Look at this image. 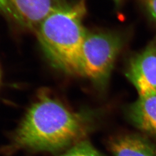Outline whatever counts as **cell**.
<instances>
[{"mask_svg": "<svg viewBox=\"0 0 156 156\" xmlns=\"http://www.w3.org/2000/svg\"><path fill=\"white\" fill-rule=\"evenodd\" d=\"M58 156H104L86 140H82L73 145L62 155Z\"/></svg>", "mask_w": 156, "mask_h": 156, "instance_id": "obj_8", "label": "cell"}, {"mask_svg": "<svg viewBox=\"0 0 156 156\" xmlns=\"http://www.w3.org/2000/svg\"><path fill=\"white\" fill-rule=\"evenodd\" d=\"M57 4L55 0H0V12L19 26L35 31Z\"/></svg>", "mask_w": 156, "mask_h": 156, "instance_id": "obj_4", "label": "cell"}, {"mask_svg": "<svg viewBox=\"0 0 156 156\" xmlns=\"http://www.w3.org/2000/svg\"><path fill=\"white\" fill-rule=\"evenodd\" d=\"M119 36L108 32H87L82 48L81 75L104 86L122 48Z\"/></svg>", "mask_w": 156, "mask_h": 156, "instance_id": "obj_3", "label": "cell"}, {"mask_svg": "<svg viewBox=\"0 0 156 156\" xmlns=\"http://www.w3.org/2000/svg\"><path fill=\"white\" fill-rule=\"evenodd\" d=\"M151 16L156 20V0H145Z\"/></svg>", "mask_w": 156, "mask_h": 156, "instance_id": "obj_9", "label": "cell"}, {"mask_svg": "<svg viewBox=\"0 0 156 156\" xmlns=\"http://www.w3.org/2000/svg\"><path fill=\"white\" fill-rule=\"evenodd\" d=\"M0 82H1V73H0Z\"/></svg>", "mask_w": 156, "mask_h": 156, "instance_id": "obj_11", "label": "cell"}, {"mask_svg": "<svg viewBox=\"0 0 156 156\" xmlns=\"http://www.w3.org/2000/svg\"><path fill=\"white\" fill-rule=\"evenodd\" d=\"M115 1H116V2H119V1H120L121 0H114Z\"/></svg>", "mask_w": 156, "mask_h": 156, "instance_id": "obj_10", "label": "cell"}, {"mask_svg": "<svg viewBox=\"0 0 156 156\" xmlns=\"http://www.w3.org/2000/svg\"><path fill=\"white\" fill-rule=\"evenodd\" d=\"M127 113L135 127L156 138V95L140 97L128 108Z\"/></svg>", "mask_w": 156, "mask_h": 156, "instance_id": "obj_7", "label": "cell"}, {"mask_svg": "<svg viewBox=\"0 0 156 156\" xmlns=\"http://www.w3.org/2000/svg\"><path fill=\"white\" fill-rule=\"evenodd\" d=\"M113 156H156V147L149 140L135 134H124L109 141Z\"/></svg>", "mask_w": 156, "mask_h": 156, "instance_id": "obj_6", "label": "cell"}, {"mask_svg": "<svg viewBox=\"0 0 156 156\" xmlns=\"http://www.w3.org/2000/svg\"><path fill=\"white\" fill-rule=\"evenodd\" d=\"M126 76L140 97L156 95V44L147 46L129 62Z\"/></svg>", "mask_w": 156, "mask_h": 156, "instance_id": "obj_5", "label": "cell"}, {"mask_svg": "<svg viewBox=\"0 0 156 156\" xmlns=\"http://www.w3.org/2000/svg\"><path fill=\"white\" fill-rule=\"evenodd\" d=\"M86 12L83 0L57 4L35 30L45 56L63 72L81 75Z\"/></svg>", "mask_w": 156, "mask_h": 156, "instance_id": "obj_2", "label": "cell"}, {"mask_svg": "<svg viewBox=\"0 0 156 156\" xmlns=\"http://www.w3.org/2000/svg\"><path fill=\"white\" fill-rule=\"evenodd\" d=\"M87 129L82 114L43 93L28 109L5 151L56 153L82 140Z\"/></svg>", "mask_w": 156, "mask_h": 156, "instance_id": "obj_1", "label": "cell"}]
</instances>
